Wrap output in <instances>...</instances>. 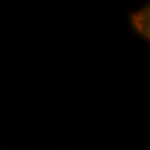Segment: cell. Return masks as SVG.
Returning <instances> with one entry per match:
<instances>
[{
  "instance_id": "1",
  "label": "cell",
  "mask_w": 150,
  "mask_h": 150,
  "mask_svg": "<svg viewBox=\"0 0 150 150\" xmlns=\"http://www.w3.org/2000/svg\"><path fill=\"white\" fill-rule=\"evenodd\" d=\"M130 26L142 39H150V7L149 4L142 6L139 10L131 12L129 16Z\"/></svg>"
}]
</instances>
